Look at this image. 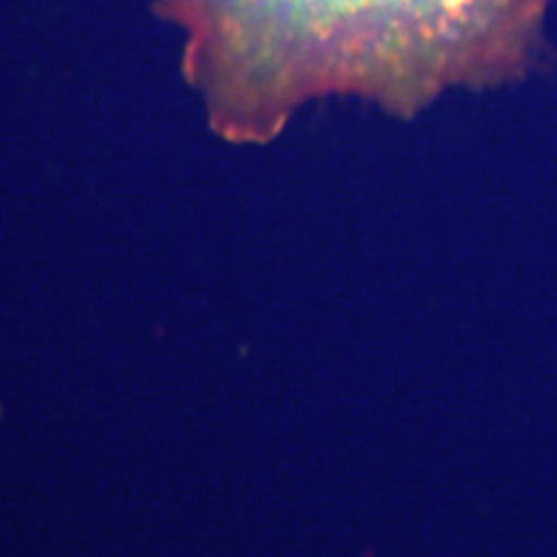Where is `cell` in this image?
I'll list each match as a JSON object with an SVG mask.
<instances>
[{"mask_svg":"<svg viewBox=\"0 0 557 557\" xmlns=\"http://www.w3.org/2000/svg\"><path fill=\"white\" fill-rule=\"evenodd\" d=\"M553 0H156L186 34L212 124L259 139L297 103L361 94L413 111L457 83L517 78Z\"/></svg>","mask_w":557,"mask_h":557,"instance_id":"6da1fadb","label":"cell"}]
</instances>
